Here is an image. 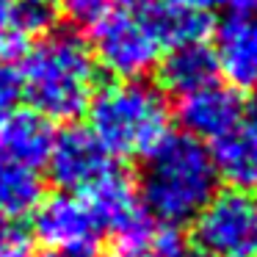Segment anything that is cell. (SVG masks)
Returning a JSON list of instances; mask_svg holds the SVG:
<instances>
[{"instance_id": "obj_16", "label": "cell", "mask_w": 257, "mask_h": 257, "mask_svg": "<svg viewBox=\"0 0 257 257\" xmlns=\"http://www.w3.org/2000/svg\"><path fill=\"white\" fill-rule=\"evenodd\" d=\"M42 199H45L42 169L0 158V216L23 221L25 216H34Z\"/></svg>"}, {"instance_id": "obj_11", "label": "cell", "mask_w": 257, "mask_h": 257, "mask_svg": "<svg viewBox=\"0 0 257 257\" xmlns=\"http://www.w3.org/2000/svg\"><path fill=\"white\" fill-rule=\"evenodd\" d=\"M158 78L163 89L177 97L205 89L218 80L216 53L213 47H207V42L169 47V53L158 61Z\"/></svg>"}, {"instance_id": "obj_21", "label": "cell", "mask_w": 257, "mask_h": 257, "mask_svg": "<svg viewBox=\"0 0 257 257\" xmlns=\"http://www.w3.org/2000/svg\"><path fill=\"white\" fill-rule=\"evenodd\" d=\"M183 3H188V6H194V9H202V12H216V9H224L229 3V0H183Z\"/></svg>"}, {"instance_id": "obj_9", "label": "cell", "mask_w": 257, "mask_h": 257, "mask_svg": "<svg viewBox=\"0 0 257 257\" xmlns=\"http://www.w3.org/2000/svg\"><path fill=\"white\" fill-rule=\"evenodd\" d=\"M86 202L94 210L102 232L113 235L122 249H141L152 232V218L147 216L136 188L119 172L108 174L97 185L86 191Z\"/></svg>"}, {"instance_id": "obj_2", "label": "cell", "mask_w": 257, "mask_h": 257, "mask_svg": "<svg viewBox=\"0 0 257 257\" xmlns=\"http://www.w3.org/2000/svg\"><path fill=\"white\" fill-rule=\"evenodd\" d=\"M20 83L31 111L47 122H72L97 91V61L89 42L67 28L39 34L25 47Z\"/></svg>"}, {"instance_id": "obj_7", "label": "cell", "mask_w": 257, "mask_h": 257, "mask_svg": "<svg viewBox=\"0 0 257 257\" xmlns=\"http://www.w3.org/2000/svg\"><path fill=\"white\" fill-rule=\"evenodd\" d=\"M45 166L50 180L67 194H86L91 185L116 172L113 155L89 127L80 124H69L53 136Z\"/></svg>"}, {"instance_id": "obj_25", "label": "cell", "mask_w": 257, "mask_h": 257, "mask_svg": "<svg viewBox=\"0 0 257 257\" xmlns=\"http://www.w3.org/2000/svg\"><path fill=\"white\" fill-rule=\"evenodd\" d=\"M42 3H47V6H50V3H53V0H42Z\"/></svg>"}, {"instance_id": "obj_17", "label": "cell", "mask_w": 257, "mask_h": 257, "mask_svg": "<svg viewBox=\"0 0 257 257\" xmlns=\"http://www.w3.org/2000/svg\"><path fill=\"white\" fill-rule=\"evenodd\" d=\"M144 249L152 257H199L191 238L183 235V227H152Z\"/></svg>"}, {"instance_id": "obj_10", "label": "cell", "mask_w": 257, "mask_h": 257, "mask_svg": "<svg viewBox=\"0 0 257 257\" xmlns=\"http://www.w3.org/2000/svg\"><path fill=\"white\" fill-rule=\"evenodd\" d=\"M177 116L183 124V133L194 136L199 141H221L227 133H232L243 119V102L232 86L210 83L205 89H196L191 94H183L177 102Z\"/></svg>"}, {"instance_id": "obj_1", "label": "cell", "mask_w": 257, "mask_h": 257, "mask_svg": "<svg viewBox=\"0 0 257 257\" xmlns=\"http://www.w3.org/2000/svg\"><path fill=\"white\" fill-rule=\"evenodd\" d=\"M218 191L210 147L188 133H166L139 169V194L147 216L161 227L191 224Z\"/></svg>"}, {"instance_id": "obj_22", "label": "cell", "mask_w": 257, "mask_h": 257, "mask_svg": "<svg viewBox=\"0 0 257 257\" xmlns=\"http://www.w3.org/2000/svg\"><path fill=\"white\" fill-rule=\"evenodd\" d=\"M240 122H246L249 127H257V91H254V97L243 105V119H240Z\"/></svg>"}, {"instance_id": "obj_18", "label": "cell", "mask_w": 257, "mask_h": 257, "mask_svg": "<svg viewBox=\"0 0 257 257\" xmlns=\"http://www.w3.org/2000/svg\"><path fill=\"white\" fill-rule=\"evenodd\" d=\"M67 3V14L80 25H94L111 12H127L133 6H144L150 0H64Z\"/></svg>"}, {"instance_id": "obj_20", "label": "cell", "mask_w": 257, "mask_h": 257, "mask_svg": "<svg viewBox=\"0 0 257 257\" xmlns=\"http://www.w3.org/2000/svg\"><path fill=\"white\" fill-rule=\"evenodd\" d=\"M23 100V83L20 69L12 61H0V116L17 111V102Z\"/></svg>"}, {"instance_id": "obj_5", "label": "cell", "mask_w": 257, "mask_h": 257, "mask_svg": "<svg viewBox=\"0 0 257 257\" xmlns=\"http://www.w3.org/2000/svg\"><path fill=\"white\" fill-rule=\"evenodd\" d=\"M91 56L116 80H139L158 67L163 45L144 14L111 12L91 25Z\"/></svg>"}, {"instance_id": "obj_19", "label": "cell", "mask_w": 257, "mask_h": 257, "mask_svg": "<svg viewBox=\"0 0 257 257\" xmlns=\"http://www.w3.org/2000/svg\"><path fill=\"white\" fill-rule=\"evenodd\" d=\"M0 257H31V232L20 218L0 216Z\"/></svg>"}, {"instance_id": "obj_4", "label": "cell", "mask_w": 257, "mask_h": 257, "mask_svg": "<svg viewBox=\"0 0 257 257\" xmlns=\"http://www.w3.org/2000/svg\"><path fill=\"white\" fill-rule=\"evenodd\" d=\"M191 243L199 257H257V194L216 191L194 218Z\"/></svg>"}, {"instance_id": "obj_6", "label": "cell", "mask_w": 257, "mask_h": 257, "mask_svg": "<svg viewBox=\"0 0 257 257\" xmlns=\"http://www.w3.org/2000/svg\"><path fill=\"white\" fill-rule=\"evenodd\" d=\"M34 232L53 251L72 257H94L105 238L86 196L67 191L39 202L34 210Z\"/></svg>"}, {"instance_id": "obj_14", "label": "cell", "mask_w": 257, "mask_h": 257, "mask_svg": "<svg viewBox=\"0 0 257 257\" xmlns=\"http://www.w3.org/2000/svg\"><path fill=\"white\" fill-rule=\"evenodd\" d=\"M210 155L218 180H227L229 188L257 194V127L240 122L232 133L213 144Z\"/></svg>"}, {"instance_id": "obj_8", "label": "cell", "mask_w": 257, "mask_h": 257, "mask_svg": "<svg viewBox=\"0 0 257 257\" xmlns=\"http://www.w3.org/2000/svg\"><path fill=\"white\" fill-rule=\"evenodd\" d=\"M218 75L232 89L257 91V0H229L216 25Z\"/></svg>"}, {"instance_id": "obj_24", "label": "cell", "mask_w": 257, "mask_h": 257, "mask_svg": "<svg viewBox=\"0 0 257 257\" xmlns=\"http://www.w3.org/2000/svg\"><path fill=\"white\" fill-rule=\"evenodd\" d=\"M36 257H72V254H64V251H53V249H47V251H42V254H36Z\"/></svg>"}, {"instance_id": "obj_23", "label": "cell", "mask_w": 257, "mask_h": 257, "mask_svg": "<svg viewBox=\"0 0 257 257\" xmlns=\"http://www.w3.org/2000/svg\"><path fill=\"white\" fill-rule=\"evenodd\" d=\"M113 257H152V254L141 246V249H122L119 254H113Z\"/></svg>"}, {"instance_id": "obj_15", "label": "cell", "mask_w": 257, "mask_h": 257, "mask_svg": "<svg viewBox=\"0 0 257 257\" xmlns=\"http://www.w3.org/2000/svg\"><path fill=\"white\" fill-rule=\"evenodd\" d=\"M47 25L50 6L42 0H0V61H12Z\"/></svg>"}, {"instance_id": "obj_3", "label": "cell", "mask_w": 257, "mask_h": 257, "mask_svg": "<svg viewBox=\"0 0 257 257\" xmlns=\"http://www.w3.org/2000/svg\"><path fill=\"white\" fill-rule=\"evenodd\" d=\"M86 113L89 130L113 158H144L169 133V102L144 78L97 89Z\"/></svg>"}, {"instance_id": "obj_13", "label": "cell", "mask_w": 257, "mask_h": 257, "mask_svg": "<svg viewBox=\"0 0 257 257\" xmlns=\"http://www.w3.org/2000/svg\"><path fill=\"white\" fill-rule=\"evenodd\" d=\"M141 14L163 47L205 42L213 31L210 14L188 6L183 0H150L144 3Z\"/></svg>"}, {"instance_id": "obj_12", "label": "cell", "mask_w": 257, "mask_h": 257, "mask_svg": "<svg viewBox=\"0 0 257 257\" xmlns=\"http://www.w3.org/2000/svg\"><path fill=\"white\" fill-rule=\"evenodd\" d=\"M53 136L50 122L36 111H12L0 116V158L45 169Z\"/></svg>"}]
</instances>
